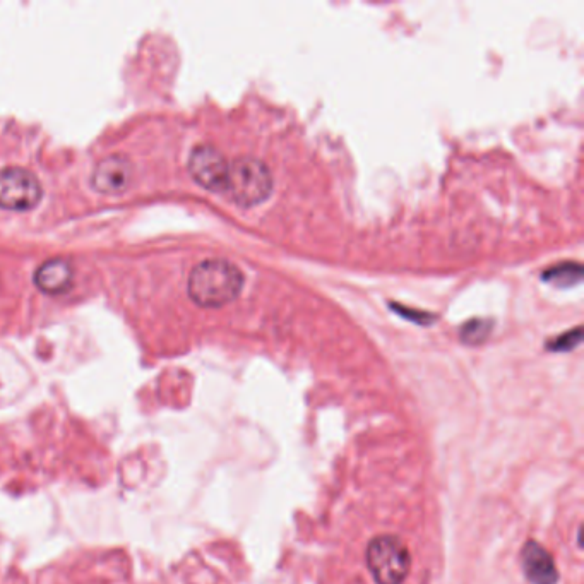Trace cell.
I'll use <instances>...</instances> for the list:
<instances>
[{
    "label": "cell",
    "instance_id": "4",
    "mask_svg": "<svg viewBox=\"0 0 584 584\" xmlns=\"http://www.w3.org/2000/svg\"><path fill=\"white\" fill-rule=\"evenodd\" d=\"M42 185L26 168L7 167L0 170V208L28 211L42 199Z\"/></svg>",
    "mask_w": 584,
    "mask_h": 584
},
{
    "label": "cell",
    "instance_id": "5",
    "mask_svg": "<svg viewBox=\"0 0 584 584\" xmlns=\"http://www.w3.org/2000/svg\"><path fill=\"white\" fill-rule=\"evenodd\" d=\"M230 161L211 144H199L189 156V173L197 184L211 192H225Z\"/></svg>",
    "mask_w": 584,
    "mask_h": 584
},
{
    "label": "cell",
    "instance_id": "10",
    "mask_svg": "<svg viewBox=\"0 0 584 584\" xmlns=\"http://www.w3.org/2000/svg\"><path fill=\"white\" fill-rule=\"evenodd\" d=\"M490 326L492 324L485 319H473V321L466 322L465 326L461 328L459 336L463 338L466 345H480L489 336Z\"/></svg>",
    "mask_w": 584,
    "mask_h": 584
},
{
    "label": "cell",
    "instance_id": "2",
    "mask_svg": "<svg viewBox=\"0 0 584 584\" xmlns=\"http://www.w3.org/2000/svg\"><path fill=\"white\" fill-rule=\"evenodd\" d=\"M273 173L268 165L254 156H239L230 161L227 192L233 203L252 208L264 203L273 192Z\"/></svg>",
    "mask_w": 584,
    "mask_h": 584
},
{
    "label": "cell",
    "instance_id": "1",
    "mask_svg": "<svg viewBox=\"0 0 584 584\" xmlns=\"http://www.w3.org/2000/svg\"><path fill=\"white\" fill-rule=\"evenodd\" d=\"M244 281L239 266L225 259H209L192 269L187 290L199 307L220 309L239 297Z\"/></svg>",
    "mask_w": 584,
    "mask_h": 584
},
{
    "label": "cell",
    "instance_id": "3",
    "mask_svg": "<svg viewBox=\"0 0 584 584\" xmlns=\"http://www.w3.org/2000/svg\"><path fill=\"white\" fill-rule=\"evenodd\" d=\"M367 567L377 584H403L412 569V555L401 538L376 537L367 547Z\"/></svg>",
    "mask_w": 584,
    "mask_h": 584
},
{
    "label": "cell",
    "instance_id": "7",
    "mask_svg": "<svg viewBox=\"0 0 584 584\" xmlns=\"http://www.w3.org/2000/svg\"><path fill=\"white\" fill-rule=\"evenodd\" d=\"M523 571L531 584H555L559 579L557 567L549 552L537 542L526 543L523 549Z\"/></svg>",
    "mask_w": 584,
    "mask_h": 584
},
{
    "label": "cell",
    "instance_id": "9",
    "mask_svg": "<svg viewBox=\"0 0 584 584\" xmlns=\"http://www.w3.org/2000/svg\"><path fill=\"white\" fill-rule=\"evenodd\" d=\"M583 278V266L578 263H564L543 271L542 280L555 287H574Z\"/></svg>",
    "mask_w": 584,
    "mask_h": 584
},
{
    "label": "cell",
    "instance_id": "8",
    "mask_svg": "<svg viewBox=\"0 0 584 584\" xmlns=\"http://www.w3.org/2000/svg\"><path fill=\"white\" fill-rule=\"evenodd\" d=\"M74 273L71 264L62 259H50L36 269L35 283L47 295H60L71 288Z\"/></svg>",
    "mask_w": 584,
    "mask_h": 584
},
{
    "label": "cell",
    "instance_id": "11",
    "mask_svg": "<svg viewBox=\"0 0 584 584\" xmlns=\"http://www.w3.org/2000/svg\"><path fill=\"white\" fill-rule=\"evenodd\" d=\"M581 338H583V331H581V328H576L573 331H567V333L555 338V340L549 341V348L552 352H569V350H573L574 346H578L581 343Z\"/></svg>",
    "mask_w": 584,
    "mask_h": 584
},
{
    "label": "cell",
    "instance_id": "6",
    "mask_svg": "<svg viewBox=\"0 0 584 584\" xmlns=\"http://www.w3.org/2000/svg\"><path fill=\"white\" fill-rule=\"evenodd\" d=\"M134 168L129 158L122 155L107 156L96 165L91 184L102 194H120L131 185Z\"/></svg>",
    "mask_w": 584,
    "mask_h": 584
}]
</instances>
